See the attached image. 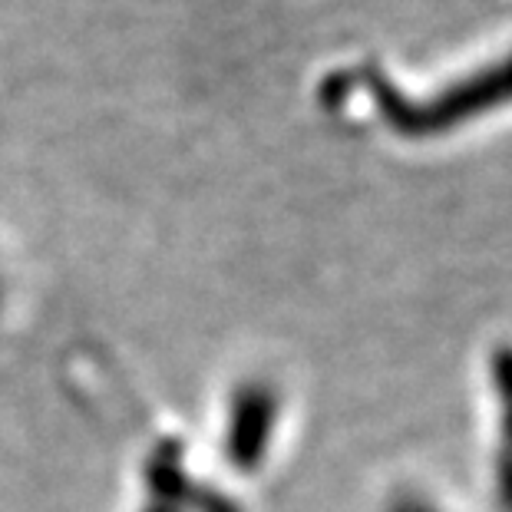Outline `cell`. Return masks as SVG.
Instances as JSON below:
<instances>
[{"label": "cell", "instance_id": "6da1fadb", "mask_svg": "<svg viewBox=\"0 0 512 512\" xmlns=\"http://www.w3.org/2000/svg\"><path fill=\"white\" fill-rule=\"evenodd\" d=\"M357 80L370 90L377 113L384 116V123L394 133L407 139H430L453 133V129H460L470 119L503 110V106L512 103V53L489 63V67L460 76L450 86H443L440 93L423 96V100L407 96L377 67H364L357 73Z\"/></svg>", "mask_w": 512, "mask_h": 512}, {"label": "cell", "instance_id": "7a4b0ae2", "mask_svg": "<svg viewBox=\"0 0 512 512\" xmlns=\"http://www.w3.org/2000/svg\"><path fill=\"white\" fill-rule=\"evenodd\" d=\"M278 410V390L265 380H248L235 390L225 427V456L242 473H252L265 463L278 427Z\"/></svg>", "mask_w": 512, "mask_h": 512}, {"label": "cell", "instance_id": "3957f363", "mask_svg": "<svg viewBox=\"0 0 512 512\" xmlns=\"http://www.w3.org/2000/svg\"><path fill=\"white\" fill-rule=\"evenodd\" d=\"M489 380L499 403V450H512V344L496 347L489 357Z\"/></svg>", "mask_w": 512, "mask_h": 512}, {"label": "cell", "instance_id": "277c9868", "mask_svg": "<svg viewBox=\"0 0 512 512\" xmlns=\"http://www.w3.org/2000/svg\"><path fill=\"white\" fill-rule=\"evenodd\" d=\"M493 493L503 512H512V450H496L493 460Z\"/></svg>", "mask_w": 512, "mask_h": 512}, {"label": "cell", "instance_id": "5b68a950", "mask_svg": "<svg viewBox=\"0 0 512 512\" xmlns=\"http://www.w3.org/2000/svg\"><path fill=\"white\" fill-rule=\"evenodd\" d=\"M354 86H357V73H344V70L331 73L328 80L321 83V103L328 106V110H341V106L351 100Z\"/></svg>", "mask_w": 512, "mask_h": 512}, {"label": "cell", "instance_id": "8992f818", "mask_svg": "<svg viewBox=\"0 0 512 512\" xmlns=\"http://www.w3.org/2000/svg\"><path fill=\"white\" fill-rule=\"evenodd\" d=\"M387 512H443L440 506H433L430 499H423V496H397L394 503L387 506Z\"/></svg>", "mask_w": 512, "mask_h": 512}]
</instances>
